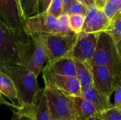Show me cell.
Instances as JSON below:
<instances>
[{
	"instance_id": "obj_1",
	"label": "cell",
	"mask_w": 121,
	"mask_h": 120,
	"mask_svg": "<svg viewBox=\"0 0 121 120\" xmlns=\"http://www.w3.org/2000/svg\"><path fill=\"white\" fill-rule=\"evenodd\" d=\"M0 70L6 73L12 80L16 94L17 104L25 112L30 109L35 103L42 88H40L37 77L23 65H0Z\"/></svg>"
},
{
	"instance_id": "obj_2",
	"label": "cell",
	"mask_w": 121,
	"mask_h": 120,
	"mask_svg": "<svg viewBox=\"0 0 121 120\" xmlns=\"http://www.w3.org/2000/svg\"><path fill=\"white\" fill-rule=\"evenodd\" d=\"M30 49V37L15 33L0 18V65L26 66Z\"/></svg>"
},
{
	"instance_id": "obj_3",
	"label": "cell",
	"mask_w": 121,
	"mask_h": 120,
	"mask_svg": "<svg viewBox=\"0 0 121 120\" xmlns=\"http://www.w3.org/2000/svg\"><path fill=\"white\" fill-rule=\"evenodd\" d=\"M89 64L106 66L116 78H119L121 74V60L116 43L108 33H99L95 52Z\"/></svg>"
},
{
	"instance_id": "obj_4",
	"label": "cell",
	"mask_w": 121,
	"mask_h": 120,
	"mask_svg": "<svg viewBox=\"0 0 121 120\" xmlns=\"http://www.w3.org/2000/svg\"><path fill=\"white\" fill-rule=\"evenodd\" d=\"M50 114L52 120L74 119L72 96L55 86L45 83L43 88Z\"/></svg>"
},
{
	"instance_id": "obj_5",
	"label": "cell",
	"mask_w": 121,
	"mask_h": 120,
	"mask_svg": "<svg viewBox=\"0 0 121 120\" xmlns=\"http://www.w3.org/2000/svg\"><path fill=\"white\" fill-rule=\"evenodd\" d=\"M43 42L48 62L69 56V54L77 41L78 35L53 34L38 35Z\"/></svg>"
},
{
	"instance_id": "obj_6",
	"label": "cell",
	"mask_w": 121,
	"mask_h": 120,
	"mask_svg": "<svg viewBox=\"0 0 121 120\" xmlns=\"http://www.w3.org/2000/svg\"><path fill=\"white\" fill-rule=\"evenodd\" d=\"M23 30L30 37L38 35L60 34L57 18L48 14L47 11L25 19Z\"/></svg>"
},
{
	"instance_id": "obj_7",
	"label": "cell",
	"mask_w": 121,
	"mask_h": 120,
	"mask_svg": "<svg viewBox=\"0 0 121 120\" xmlns=\"http://www.w3.org/2000/svg\"><path fill=\"white\" fill-rule=\"evenodd\" d=\"M99 35V33H86L83 31L78 34L69 57L74 60L89 64L95 52Z\"/></svg>"
},
{
	"instance_id": "obj_8",
	"label": "cell",
	"mask_w": 121,
	"mask_h": 120,
	"mask_svg": "<svg viewBox=\"0 0 121 120\" xmlns=\"http://www.w3.org/2000/svg\"><path fill=\"white\" fill-rule=\"evenodd\" d=\"M0 18L15 33H25L24 19L16 0H0Z\"/></svg>"
},
{
	"instance_id": "obj_9",
	"label": "cell",
	"mask_w": 121,
	"mask_h": 120,
	"mask_svg": "<svg viewBox=\"0 0 121 120\" xmlns=\"http://www.w3.org/2000/svg\"><path fill=\"white\" fill-rule=\"evenodd\" d=\"M89 64L93 77L94 86L100 92L111 98L115 87L119 81V78H116L106 66Z\"/></svg>"
},
{
	"instance_id": "obj_10",
	"label": "cell",
	"mask_w": 121,
	"mask_h": 120,
	"mask_svg": "<svg viewBox=\"0 0 121 120\" xmlns=\"http://www.w3.org/2000/svg\"><path fill=\"white\" fill-rule=\"evenodd\" d=\"M44 83L50 84L70 96H82V88L76 76L43 74Z\"/></svg>"
},
{
	"instance_id": "obj_11",
	"label": "cell",
	"mask_w": 121,
	"mask_h": 120,
	"mask_svg": "<svg viewBox=\"0 0 121 120\" xmlns=\"http://www.w3.org/2000/svg\"><path fill=\"white\" fill-rule=\"evenodd\" d=\"M30 40L31 49L25 66L38 77L43 69L46 54L43 42L38 36L30 37Z\"/></svg>"
},
{
	"instance_id": "obj_12",
	"label": "cell",
	"mask_w": 121,
	"mask_h": 120,
	"mask_svg": "<svg viewBox=\"0 0 121 120\" xmlns=\"http://www.w3.org/2000/svg\"><path fill=\"white\" fill-rule=\"evenodd\" d=\"M43 74L49 75H60L76 76V64L73 58L67 56L51 62H48L42 70Z\"/></svg>"
},
{
	"instance_id": "obj_13",
	"label": "cell",
	"mask_w": 121,
	"mask_h": 120,
	"mask_svg": "<svg viewBox=\"0 0 121 120\" xmlns=\"http://www.w3.org/2000/svg\"><path fill=\"white\" fill-rule=\"evenodd\" d=\"M21 113L25 117L26 120H52L50 114L48 101L43 88H42L33 107L26 112Z\"/></svg>"
},
{
	"instance_id": "obj_14",
	"label": "cell",
	"mask_w": 121,
	"mask_h": 120,
	"mask_svg": "<svg viewBox=\"0 0 121 120\" xmlns=\"http://www.w3.org/2000/svg\"><path fill=\"white\" fill-rule=\"evenodd\" d=\"M82 96L89 100L100 115L112 107L110 98L100 92L94 85L91 87L82 89Z\"/></svg>"
},
{
	"instance_id": "obj_15",
	"label": "cell",
	"mask_w": 121,
	"mask_h": 120,
	"mask_svg": "<svg viewBox=\"0 0 121 120\" xmlns=\"http://www.w3.org/2000/svg\"><path fill=\"white\" fill-rule=\"evenodd\" d=\"M72 104L75 120H88L100 115L95 107L82 96H72Z\"/></svg>"
},
{
	"instance_id": "obj_16",
	"label": "cell",
	"mask_w": 121,
	"mask_h": 120,
	"mask_svg": "<svg viewBox=\"0 0 121 120\" xmlns=\"http://www.w3.org/2000/svg\"><path fill=\"white\" fill-rule=\"evenodd\" d=\"M111 21L106 17L102 10H99L96 16L86 25L83 32L86 33H100L107 32L110 27Z\"/></svg>"
},
{
	"instance_id": "obj_17",
	"label": "cell",
	"mask_w": 121,
	"mask_h": 120,
	"mask_svg": "<svg viewBox=\"0 0 121 120\" xmlns=\"http://www.w3.org/2000/svg\"><path fill=\"white\" fill-rule=\"evenodd\" d=\"M74 61L77 71L76 77L80 83L82 89L92 86L94 85V82L89 64L77 60Z\"/></svg>"
},
{
	"instance_id": "obj_18",
	"label": "cell",
	"mask_w": 121,
	"mask_h": 120,
	"mask_svg": "<svg viewBox=\"0 0 121 120\" xmlns=\"http://www.w3.org/2000/svg\"><path fill=\"white\" fill-rule=\"evenodd\" d=\"M0 93L6 96L13 104H17V94L11 79L0 70Z\"/></svg>"
},
{
	"instance_id": "obj_19",
	"label": "cell",
	"mask_w": 121,
	"mask_h": 120,
	"mask_svg": "<svg viewBox=\"0 0 121 120\" xmlns=\"http://www.w3.org/2000/svg\"><path fill=\"white\" fill-rule=\"evenodd\" d=\"M20 8L25 19L36 16L38 11V0H20Z\"/></svg>"
},
{
	"instance_id": "obj_20",
	"label": "cell",
	"mask_w": 121,
	"mask_h": 120,
	"mask_svg": "<svg viewBox=\"0 0 121 120\" xmlns=\"http://www.w3.org/2000/svg\"><path fill=\"white\" fill-rule=\"evenodd\" d=\"M108 33L116 43L121 40V11L111 21Z\"/></svg>"
},
{
	"instance_id": "obj_21",
	"label": "cell",
	"mask_w": 121,
	"mask_h": 120,
	"mask_svg": "<svg viewBox=\"0 0 121 120\" xmlns=\"http://www.w3.org/2000/svg\"><path fill=\"white\" fill-rule=\"evenodd\" d=\"M69 16V28L74 34H79L82 32L84 25V15L75 14Z\"/></svg>"
},
{
	"instance_id": "obj_22",
	"label": "cell",
	"mask_w": 121,
	"mask_h": 120,
	"mask_svg": "<svg viewBox=\"0 0 121 120\" xmlns=\"http://www.w3.org/2000/svg\"><path fill=\"white\" fill-rule=\"evenodd\" d=\"M59 33L61 35H69L73 33L69 28V16L66 13H62L58 18Z\"/></svg>"
},
{
	"instance_id": "obj_23",
	"label": "cell",
	"mask_w": 121,
	"mask_h": 120,
	"mask_svg": "<svg viewBox=\"0 0 121 120\" xmlns=\"http://www.w3.org/2000/svg\"><path fill=\"white\" fill-rule=\"evenodd\" d=\"M102 11L110 21L121 11L118 6L113 0H108L103 7Z\"/></svg>"
},
{
	"instance_id": "obj_24",
	"label": "cell",
	"mask_w": 121,
	"mask_h": 120,
	"mask_svg": "<svg viewBox=\"0 0 121 120\" xmlns=\"http://www.w3.org/2000/svg\"><path fill=\"white\" fill-rule=\"evenodd\" d=\"M87 6L82 4L81 2L74 0L64 11V13H66L67 15H75V14H82L84 15L86 11Z\"/></svg>"
},
{
	"instance_id": "obj_25",
	"label": "cell",
	"mask_w": 121,
	"mask_h": 120,
	"mask_svg": "<svg viewBox=\"0 0 121 120\" xmlns=\"http://www.w3.org/2000/svg\"><path fill=\"white\" fill-rule=\"evenodd\" d=\"M47 13L57 18L62 13H64L63 1L62 0H52L48 8Z\"/></svg>"
},
{
	"instance_id": "obj_26",
	"label": "cell",
	"mask_w": 121,
	"mask_h": 120,
	"mask_svg": "<svg viewBox=\"0 0 121 120\" xmlns=\"http://www.w3.org/2000/svg\"><path fill=\"white\" fill-rule=\"evenodd\" d=\"M102 120H121V108L112 106L101 114Z\"/></svg>"
},
{
	"instance_id": "obj_27",
	"label": "cell",
	"mask_w": 121,
	"mask_h": 120,
	"mask_svg": "<svg viewBox=\"0 0 121 120\" xmlns=\"http://www.w3.org/2000/svg\"><path fill=\"white\" fill-rule=\"evenodd\" d=\"M99 10L100 9L97 7V6L95 4H92L87 7L86 13L84 14V25L88 24L96 16Z\"/></svg>"
},
{
	"instance_id": "obj_28",
	"label": "cell",
	"mask_w": 121,
	"mask_h": 120,
	"mask_svg": "<svg viewBox=\"0 0 121 120\" xmlns=\"http://www.w3.org/2000/svg\"><path fill=\"white\" fill-rule=\"evenodd\" d=\"M114 102L112 106L113 107H118L121 103V82L119 81L117 83L114 91Z\"/></svg>"
},
{
	"instance_id": "obj_29",
	"label": "cell",
	"mask_w": 121,
	"mask_h": 120,
	"mask_svg": "<svg viewBox=\"0 0 121 120\" xmlns=\"http://www.w3.org/2000/svg\"><path fill=\"white\" fill-rule=\"evenodd\" d=\"M52 0H38V11L39 13L46 12Z\"/></svg>"
},
{
	"instance_id": "obj_30",
	"label": "cell",
	"mask_w": 121,
	"mask_h": 120,
	"mask_svg": "<svg viewBox=\"0 0 121 120\" xmlns=\"http://www.w3.org/2000/svg\"><path fill=\"white\" fill-rule=\"evenodd\" d=\"M0 105H6L9 108H10L12 110H19L21 109V107L18 105H15L13 104L12 103H9L8 102L4 97L3 95L0 93Z\"/></svg>"
},
{
	"instance_id": "obj_31",
	"label": "cell",
	"mask_w": 121,
	"mask_h": 120,
	"mask_svg": "<svg viewBox=\"0 0 121 120\" xmlns=\"http://www.w3.org/2000/svg\"><path fill=\"white\" fill-rule=\"evenodd\" d=\"M13 117L11 120H26L25 117L18 110H13Z\"/></svg>"
},
{
	"instance_id": "obj_32",
	"label": "cell",
	"mask_w": 121,
	"mask_h": 120,
	"mask_svg": "<svg viewBox=\"0 0 121 120\" xmlns=\"http://www.w3.org/2000/svg\"><path fill=\"white\" fill-rule=\"evenodd\" d=\"M108 0H94V4L97 6V7L100 9V10H102L103 7L104 6L105 4L106 3Z\"/></svg>"
},
{
	"instance_id": "obj_33",
	"label": "cell",
	"mask_w": 121,
	"mask_h": 120,
	"mask_svg": "<svg viewBox=\"0 0 121 120\" xmlns=\"http://www.w3.org/2000/svg\"><path fill=\"white\" fill-rule=\"evenodd\" d=\"M79 2H81L82 4H83L84 5H85L86 6H89V5L92 4H94V0H77Z\"/></svg>"
},
{
	"instance_id": "obj_34",
	"label": "cell",
	"mask_w": 121,
	"mask_h": 120,
	"mask_svg": "<svg viewBox=\"0 0 121 120\" xmlns=\"http://www.w3.org/2000/svg\"><path fill=\"white\" fill-rule=\"evenodd\" d=\"M63 5H64V11L67 9V8L74 1V0H62Z\"/></svg>"
},
{
	"instance_id": "obj_35",
	"label": "cell",
	"mask_w": 121,
	"mask_h": 120,
	"mask_svg": "<svg viewBox=\"0 0 121 120\" xmlns=\"http://www.w3.org/2000/svg\"><path fill=\"white\" fill-rule=\"evenodd\" d=\"M116 47H117V50H118V54L121 60V40L118 42L116 43Z\"/></svg>"
},
{
	"instance_id": "obj_36",
	"label": "cell",
	"mask_w": 121,
	"mask_h": 120,
	"mask_svg": "<svg viewBox=\"0 0 121 120\" xmlns=\"http://www.w3.org/2000/svg\"><path fill=\"white\" fill-rule=\"evenodd\" d=\"M102 120V118H101V115H96V116H94V117L90 118L89 120Z\"/></svg>"
},
{
	"instance_id": "obj_37",
	"label": "cell",
	"mask_w": 121,
	"mask_h": 120,
	"mask_svg": "<svg viewBox=\"0 0 121 120\" xmlns=\"http://www.w3.org/2000/svg\"><path fill=\"white\" fill-rule=\"evenodd\" d=\"M119 80H120V81L121 82V75H120V76H119Z\"/></svg>"
},
{
	"instance_id": "obj_38",
	"label": "cell",
	"mask_w": 121,
	"mask_h": 120,
	"mask_svg": "<svg viewBox=\"0 0 121 120\" xmlns=\"http://www.w3.org/2000/svg\"><path fill=\"white\" fill-rule=\"evenodd\" d=\"M17 1V2L18 3V4H19V6H20V0H16Z\"/></svg>"
},
{
	"instance_id": "obj_39",
	"label": "cell",
	"mask_w": 121,
	"mask_h": 120,
	"mask_svg": "<svg viewBox=\"0 0 121 120\" xmlns=\"http://www.w3.org/2000/svg\"><path fill=\"white\" fill-rule=\"evenodd\" d=\"M73 120V119H68V120Z\"/></svg>"
},
{
	"instance_id": "obj_40",
	"label": "cell",
	"mask_w": 121,
	"mask_h": 120,
	"mask_svg": "<svg viewBox=\"0 0 121 120\" xmlns=\"http://www.w3.org/2000/svg\"><path fill=\"white\" fill-rule=\"evenodd\" d=\"M118 108H121V105H119V106H118Z\"/></svg>"
}]
</instances>
